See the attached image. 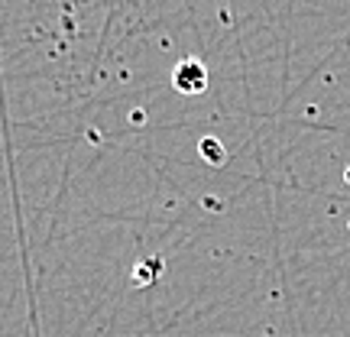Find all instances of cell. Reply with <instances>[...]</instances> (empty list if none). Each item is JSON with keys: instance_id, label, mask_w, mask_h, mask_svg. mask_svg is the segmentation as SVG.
I'll use <instances>...</instances> for the list:
<instances>
[{"instance_id": "3957f363", "label": "cell", "mask_w": 350, "mask_h": 337, "mask_svg": "<svg viewBox=\"0 0 350 337\" xmlns=\"http://www.w3.org/2000/svg\"><path fill=\"white\" fill-rule=\"evenodd\" d=\"M347 182H350V165H347Z\"/></svg>"}, {"instance_id": "6da1fadb", "label": "cell", "mask_w": 350, "mask_h": 337, "mask_svg": "<svg viewBox=\"0 0 350 337\" xmlns=\"http://www.w3.org/2000/svg\"><path fill=\"white\" fill-rule=\"evenodd\" d=\"M172 85L182 94H201L208 87V68L198 59H182L172 72Z\"/></svg>"}, {"instance_id": "7a4b0ae2", "label": "cell", "mask_w": 350, "mask_h": 337, "mask_svg": "<svg viewBox=\"0 0 350 337\" xmlns=\"http://www.w3.org/2000/svg\"><path fill=\"white\" fill-rule=\"evenodd\" d=\"M204 152H208V159H211V163H221V156H224L221 146H217L214 139H204Z\"/></svg>"}]
</instances>
